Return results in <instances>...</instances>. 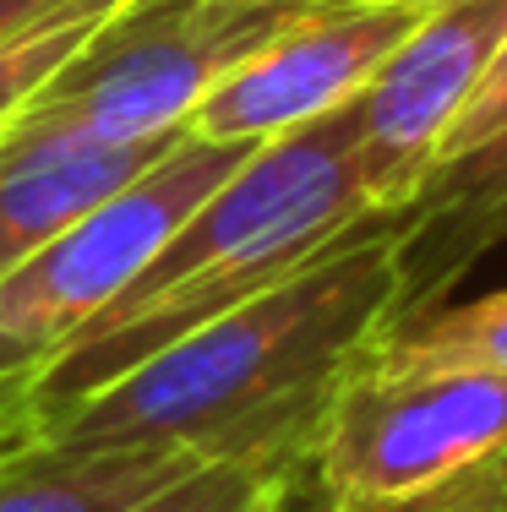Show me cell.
<instances>
[{
  "instance_id": "obj_6",
  "label": "cell",
  "mask_w": 507,
  "mask_h": 512,
  "mask_svg": "<svg viewBox=\"0 0 507 512\" xmlns=\"http://www.w3.org/2000/svg\"><path fill=\"white\" fill-rule=\"evenodd\" d=\"M507 39V0H448L420 11L377 77L344 104L355 175L382 213H404L426 186L448 131L486 82Z\"/></svg>"
},
{
  "instance_id": "obj_9",
  "label": "cell",
  "mask_w": 507,
  "mask_h": 512,
  "mask_svg": "<svg viewBox=\"0 0 507 512\" xmlns=\"http://www.w3.org/2000/svg\"><path fill=\"white\" fill-rule=\"evenodd\" d=\"M497 246H507V131L431 169V180L404 207L398 218V267H404L398 322L431 311Z\"/></svg>"
},
{
  "instance_id": "obj_11",
  "label": "cell",
  "mask_w": 507,
  "mask_h": 512,
  "mask_svg": "<svg viewBox=\"0 0 507 512\" xmlns=\"http://www.w3.org/2000/svg\"><path fill=\"white\" fill-rule=\"evenodd\" d=\"M366 360L398 365V371H431V365L507 371V289H491L464 306H431L420 316H404L366 349Z\"/></svg>"
},
{
  "instance_id": "obj_8",
  "label": "cell",
  "mask_w": 507,
  "mask_h": 512,
  "mask_svg": "<svg viewBox=\"0 0 507 512\" xmlns=\"http://www.w3.org/2000/svg\"><path fill=\"white\" fill-rule=\"evenodd\" d=\"M180 137L186 131L110 142L77 126L17 115L0 131V278L39 246H50L82 213L148 175Z\"/></svg>"
},
{
  "instance_id": "obj_10",
  "label": "cell",
  "mask_w": 507,
  "mask_h": 512,
  "mask_svg": "<svg viewBox=\"0 0 507 512\" xmlns=\"http://www.w3.org/2000/svg\"><path fill=\"white\" fill-rule=\"evenodd\" d=\"M197 463L202 458L159 453V447L6 442L0 447V512H126Z\"/></svg>"
},
{
  "instance_id": "obj_13",
  "label": "cell",
  "mask_w": 507,
  "mask_h": 512,
  "mask_svg": "<svg viewBox=\"0 0 507 512\" xmlns=\"http://www.w3.org/2000/svg\"><path fill=\"white\" fill-rule=\"evenodd\" d=\"M115 6L120 0H88V6L60 11V17H50V22H39V28H28V33H17V39L0 44V131L39 99V88L77 55V44L88 39Z\"/></svg>"
},
{
  "instance_id": "obj_7",
  "label": "cell",
  "mask_w": 507,
  "mask_h": 512,
  "mask_svg": "<svg viewBox=\"0 0 507 512\" xmlns=\"http://www.w3.org/2000/svg\"><path fill=\"white\" fill-rule=\"evenodd\" d=\"M415 22L420 11L409 6L317 0L268 50L229 71L197 104L186 131L208 142H273L311 126L355 99Z\"/></svg>"
},
{
  "instance_id": "obj_12",
  "label": "cell",
  "mask_w": 507,
  "mask_h": 512,
  "mask_svg": "<svg viewBox=\"0 0 507 512\" xmlns=\"http://www.w3.org/2000/svg\"><path fill=\"white\" fill-rule=\"evenodd\" d=\"M306 463L289 458H213L175 474L126 512H279Z\"/></svg>"
},
{
  "instance_id": "obj_1",
  "label": "cell",
  "mask_w": 507,
  "mask_h": 512,
  "mask_svg": "<svg viewBox=\"0 0 507 512\" xmlns=\"http://www.w3.org/2000/svg\"><path fill=\"white\" fill-rule=\"evenodd\" d=\"M398 218L191 327L93 398L44 414L17 442L306 463L344 376L398 322Z\"/></svg>"
},
{
  "instance_id": "obj_17",
  "label": "cell",
  "mask_w": 507,
  "mask_h": 512,
  "mask_svg": "<svg viewBox=\"0 0 507 512\" xmlns=\"http://www.w3.org/2000/svg\"><path fill=\"white\" fill-rule=\"evenodd\" d=\"M279 512H317V502H311V491H306V474L295 480V491L284 496V507Z\"/></svg>"
},
{
  "instance_id": "obj_18",
  "label": "cell",
  "mask_w": 507,
  "mask_h": 512,
  "mask_svg": "<svg viewBox=\"0 0 507 512\" xmlns=\"http://www.w3.org/2000/svg\"><path fill=\"white\" fill-rule=\"evenodd\" d=\"M366 6H409V11H431V6H448V0H366Z\"/></svg>"
},
{
  "instance_id": "obj_16",
  "label": "cell",
  "mask_w": 507,
  "mask_h": 512,
  "mask_svg": "<svg viewBox=\"0 0 507 512\" xmlns=\"http://www.w3.org/2000/svg\"><path fill=\"white\" fill-rule=\"evenodd\" d=\"M497 502H502V469L497 474H480V480L464 485V491H453L448 502L420 507V512H497Z\"/></svg>"
},
{
  "instance_id": "obj_19",
  "label": "cell",
  "mask_w": 507,
  "mask_h": 512,
  "mask_svg": "<svg viewBox=\"0 0 507 512\" xmlns=\"http://www.w3.org/2000/svg\"><path fill=\"white\" fill-rule=\"evenodd\" d=\"M497 512H507V469H502V502H497Z\"/></svg>"
},
{
  "instance_id": "obj_4",
  "label": "cell",
  "mask_w": 507,
  "mask_h": 512,
  "mask_svg": "<svg viewBox=\"0 0 507 512\" xmlns=\"http://www.w3.org/2000/svg\"><path fill=\"white\" fill-rule=\"evenodd\" d=\"M317 0H120L22 115L110 142L186 131L197 104Z\"/></svg>"
},
{
  "instance_id": "obj_3",
  "label": "cell",
  "mask_w": 507,
  "mask_h": 512,
  "mask_svg": "<svg viewBox=\"0 0 507 512\" xmlns=\"http://www.w3.org/2000/svg\"><path fill=\"white\" fill-rule=\"evenodd\" d=\"M507 469V371H398L360 355L306 458L317 512H420Z\"/></svg>"
},
{
  "instance_id": "obj_15",
  "label": "cell",
  "mask_w": 507,
  "mask_h": 512,
  "mask_svg": "<svg viewBox=\"0 0 507 512\" xmlns=\"http://www.w3.org/2000/svg\"><path fill=\"white\" fill-rule=\"evenodd\" d=\"M77 6H88V0H0V44L60 17V11H77Z\"/></svg>"
},
{
  "instance_id": "obj_14",
  "label": "cell",
  "mask_w": 507,
  "mask_h": 512,
  "mask_svg": "<svg viewBox=\"0 0 507 512\" xmlns=\"http://www.w3.org/2000/svg\"><path fill=\"white\" fill-rule=\"evenodd\" d=\"M497 131H507V39H502L497 60H491L486 82H480L475 99H469V109L458 115V126L448 131V142H442V153H437V164H431V169H442V164H453V158L475 153L480 142H491Z\"/></svg>"
},
{
  "instance_id": "obj_5",
  "label": "cell",
  "mask_w": 507,
  "mask_h": 512,
  "mask_svg": "<svg viewBox=\"0 0 507 512\" xmlns=\"http://www.w3.org/2000/svg\"><path fill=\"white\" fill-rule=\"evenodd\" d=\"M257 148L262 142H208L186 131L148 175L11 267L0 278V398L17 393L71 333L110 306L197 213V202L213 197Z\"/></svg>"
},
{
  "instance_id": "obj_2",
  "label": "cell",
  "mask_w": 507,
  "mask_h": 512,
  "mask_svg": "<svg viewBox=\"0 0 507 512\" xmlns=\"http://www.w3.org/2000/svg\"><path fill=\"white\" fill-rule=\"evenodd\" d=\"M382 218L398 213H382L360 186L344 109L262 142L110 306L0 398V447Z\"/></svg>"
}]
</instances>
